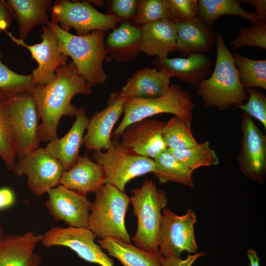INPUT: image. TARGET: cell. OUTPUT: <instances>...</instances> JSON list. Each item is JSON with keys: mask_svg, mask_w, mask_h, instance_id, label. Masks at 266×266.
I'll return each instance as SVG.
<instances>
[{"mask_svg": "<svg viewBox=\"0 0 266 266\" xmlns=\"http://www.w3.org/2000/svg\"><path fill=\"white\" fill-rule=\"evenodd\" d=\"M30 92L42 120L38 126L40 141L49 142L58 137L57 128L62 116L75 117L78 108L71 102L74 96L89 95L92 91L71 60L57 70L51 82L34 85Z\"/></svg>", "mask_w": 266, "mask_h": 266, "instance_id": "cell-1", "label": "cell"}, {"mask_svg": "<svg viewBox=\"0 0 266 266\" xmlns=\"http://www.w3.org/2000/svg\"><path fill=\"white\" fill-rule=\"evenodd\" d=\"M215 43L216 59L213 71L199 84L197 93L207 106L225 110L243 104L248 93L240 82L233 54L221 33L217 34Z\"/></svg>", "mask_w": 266, "mask_h": 266, "instance_id": "cell-2", "label": "cell"}, {"mask_svg": "<svg viewBox=\"0 0 266 266\" xmlns=\"http://www.w3.org/2000/svg\"><path fill=\"white\" fill-rule=\"evenodd\" d=\"M54 32L60 51L69 57L79 74L92 87L103 84L107 74L102 64L107 53L105 49V32L96 31L85 35L73 34L50 21L46 24Z\"/></svg>", "mask_w": 266, "mask_h": 266, "instance_id": "cell-3", "label": "cell"}, {"mask_svg": "<svg viewBox=\"0 0 266 266\" xmlns=\"http://www.w3.org/2000/svg\"><path fill=\"white\" fill-rule=\"evenodd\" d=\"M130 203L137 218L136 233L132 238L135 246L148 252L159 251L158 241L162 213L167 199L165 192L158 190L155 183L145 179L140 187L131 191Z\"/></svg>", "mask_w": 266, "mask_h": 266, "instance_id": "cell-4", "label": "cell"}, {"mask_svg": "<svg viewBox=\"0 0 266 266\" xmlns=\"http://www.w3.org/2000/svg\"><path fill=\"white\" fill-rule=\"evenodd\" d=\"M90 212L89 229L99 239L111 237L130 244L125 216L130 198L114 186L104 184L96 193Z\"/></svg>", "mask_w": 266, "mask_h": 266, "instance_id": "cell-5", "label": "cell"}, {"mask_svg": "<svg viewBox=\"0 0 266 266\" xmlns=\"http://www.w3.org/2000/svg\"><path fill=\"white\" fill-rule=\"evenodd\" d=\"M195 103L190 93L180 85L171 84L163 95L152 98H127L123 118L111 136H120L130 124L152 116L169 113L191 121Z\"/></svg>", "mask_w": 266, "mask_h": 266, "instance_id": "cell-6", "label": "cell"}, {"mask_svg": "<svg viewBox=\"0 0 266 266\" xmlns=\"http://www.w3.org/2000/svg\"><path fill=\"white\" fill-rule=\"evenodd\" d=\"M107 149L94 151L95 162L104 171L105 183L125 192L127 184L133 179L155 170L153 159L140 155L124 145L120 136L114 135Z\"/></svg>", "mask_w": 266, "mask_h": 266, "instance_id": "cell-7", "label": "cell"}, {"mask_svg": "<svg viewBox=\"0 0 266 266\" xmlns=\"http://www.w3.org/2000/svg\"><path fill=\"white\" fill-rule=\"evenodd\" d=\"M50 19L63 30L69 32L73 28L77 35H85L92 32H107L117 27L123 21L110 14L97 10L88 0H56L52 9Z\"/></svg>", "mask_w": 266, "mask_h": 266, "instance_id": "cell-8", "label": "cell"}, {"mask_svg": "<svg viewBox=\"0 0 266 266\" xmlns=\"http://www.w3.org/2000/svg\"><path fill=\"white\" fill-rule=\"evenodd\" d=\"M8 110L15 136L16 157L20 159L39 148V116L30 91L8 97Z\"/></svg>", "mask_w": 266, "mask_h": 266, "instance_id": "cell-9", "label": "cell"}, {"mask_svg": "<svg viewBox=\"0 0 266 266\" xmlns=\"http://www.w3.org/2000/svg\"><path fill=\"white\" fill-rule=\"evenodd\" d=\"M196 218L195 213L190 209L181 216L164 209L158 241L159 250L163 257H180L183 251L196 253L198 248L194 230Z\"/></svg>", "mask_w": 266, "mask_h": 266, "instance_id": "cell-10", "label": "cell"}, {"mask_svg": "<svg viewBox=\"0 0 266 266\" xmlns=\"http://www.w3.org/2000/svg\"><path fill=\"white\" fill-rule=\"evenodd\" d=\"M64 168L58 160L39 147L16 162L12 171L18 176L26 175L27 184L36 197L59 185Z\"/></svg>", "mask_w": 266, "mask_h": 266, "instance_id": "cell-11", "label": "cell"}, {"mask_svg": "<svg viewBox=\"0 0 266 266\" xmlns=\"http://www.w3.org/2000/svg\"><path fill=\"white\" fill-rule=\"evenodd\" d=\"M96 237L89 228L54 227L43 234L41 243L46 248L66 247L83 260L100 266H115L114 261L95 242Z\"/></svg>", "mask_w": 266, "mask_h": 266, "instance_id": "cell-12", "label": "cell"}, {"mask_svg": "<svg viewBox=\"0 0 266 266\" xmlns=\"http://www.w3.org/2000/svg\"><path fill=\"white\" fill-rule=\"evenodd\" d=\"M42 30V41L33 45L27 44L9 32H5L13 42L27 49L32 58L36 62L37 67L31 73L34 85H45L51 82L55 77L57 70L66 65L68 60V57L60 51L58 40L51 29L43 25Z\"/></svg>", "mask_w": 266, "mask_h": 266, "instance_id": "cell-13", "label": "cell"}, {"mask_svg": "<svg viewBox=\"0 0 266 266\" xmlns=\"http://www.w3.org/2000/svg\"><path fill=\"white\" fill-rule=\"evenodd\" d=\"M241 129L237 159L239 168L245 176L263 183L266 172V136L245 113L242 116Z\"/></svg>", "mask_w": 266, "mask_h": 266, "instance_id": "cell-14", "label": "cell"}, {"mask_svg": "<svg viewBox=\"0 0 266 266\" xmlns=\"http://www.w3.org/2000/svg\"><path fill=\"white\" fill-rule=\"evenodd\" d=\"M47 193L48 198L45 205L56 220L64 221L70 227L89 228L92 203L86 195L60 184Z\"/></svg>", "mask_w": 266, "mask_h": 266, "instance_id": "cell-15", "label": "cell"}, {"mask_svg": "<svg viewBox=\"0 0 266 266\" xmlns=\"http://www.w3.org/2000/svg\"><path fill=\"white\" fill-rule=\"evenodd\" d=\"M126 96L120 91L110 94L106 106L97 112L91 119L84 135L83 144L89 151L107 149L111 142L112 131L124 112Z\"/></svg>", "mask_w": 266, "mask_h": 266, "instance_id": "cell-16", "label": "cell"}, {"mask_svg": "<svg viewBox=\"0 0 266 266\" xmlns=\"http://www.w3.org/2000/svg\"><path fill=\"white\" fill-rule=\"evenodd\" d=\"M165 123L149 118L133 123L120 135L121 142L138 154L154 159L167 149L163 137Z\"/></svg>", "mask_w": 266, "mask_h": 266, "instance_id": "cell-17", "label": "cell"}, {"mask_svg": "<svg viewBox=\"0 0 266 266\" xmlns=\"http://www.w3.org/2000/svg\"><path fill=\"white\" fill-rule=\"evenodd\" d=\"M43 234L29 231L0 238V266H40L41 258L34 252Z\"/></svg>", "mask_w": 266, "mask_h": 266, "instance_id": "cell-18", "label": "cell"}, {"mask_svg": "<svg viewBox=\"0 0 266 266\" xmlns=\"http://www.w3.org/2000/svg\"><path fill=\"white\" fill-rule=\"evenodd\" d=\"M155 68L175 77L180 81L198 86L211 74V59L205 54H194L186 57L160 59L156 57Z\"/></svg>", "mask_w": 266, "mask_h": 266, "instance_id": "cell-19", "label": "cell"}, {"mask_svg": "<svg viewBox=\"0 0 266 266\" xmlns=\"http://www.w3.org/2000/svg\"><path fill=\"white\" fill-rule=\"evenodd\" d=\"M175 26V50L184 57L194 54H204L210 51L215 43L217 33L213 25L198 17Z\"/></svg>", "mask_w": 266, "mask_h": 266, "instance_id": "cell-20", "label": "cell"}, {"mask_svg": "<svg viewBox=\"0 0 266 266\" xmlns=\"http://www.w3.org/2000/svg\"><path fill=\"white\" fill-rule=\"evenodd\" d=\"M76 118L67 133L61 138L48 142L44 148L47 153L58 160L63 165L64 170L70 168L77 162L79 152L83 144L84 133L89 122L85 108H78Z\"/></svg>", "mask_w": 266, "mask_h": 266, "instance_id": "cell-21", "label": "cell"}, {"mask_svg": "<svg viewBox=\"0 0 266 266\" xmlns=\"http://www.w3.org/2000/svg\"><path fill=\"white\" fill-rule=\"evenodd\" d=\"M102 166L93 162L86 154L79 157L76 163L62 173L59 184L87 196L96 193L105 184Z\"/></svg>", "mask_w": 266, "mask_h": 266, "instance_id": "cell-22", "label": "cell"}, {"mask_svg": "<svg viewBox=\"0 0 266 266\" xmlns=\"http://www.w3.org/2000/svg\"><path fill=\"white\" fill-rule=\"evenodd\" d=\"M140 28L141 52L148 56L165 59L175 51L176 26L168 19L154 21Z\"/></svg>", "mask_w": 266, "mask_h": 266, "instance_id": "cell-23", "label": "cell"}, {"mask_svg": "<svg viewBox=\"0 0 266 266\" xmlns=\"http://www.w3.org/2000/svg\"><path fill=\"white\" fill-rule=\"evenodd\" d=\"M171 77L155 68L136 70L129 78L121 91L127 98H152L164 94L170 85Z\"/></svg>", "mask_w": 266, "mask_h": 266, "instance_id": "cell-24", "label": "cell"}, {"mask_svg": "<svg viewBox=\"0 0 266 266\" xmlns=\"http://www.w3.org/2000/svg\"><path fill=\"white\" fill-rule=\"evenodd\" d=\"M140 27L124 22L112 30L104 42L107 55L116 62L127 63L136 59L140 51Z\"/></svg>", "mask_w": 266, "mask_h": 266, "instance_id": "cell-25", "label": "cell"}, {"mask_svg": "<svg viewBox=\"0 0 266 266\" xmlns=\"http://www.w3.org/2000/svg\"><path fill=\"white\" fill-rule=\"evenodd\" d=\"M18 21V38L25 40L37 26L46 25L51 0H7Z\"/></svg>", "mask_w": 266, "mask_h": 266, "instance_id": "cell-26", "label": "cell"}, {"mask_svg": "<svg viewBox=\"0 0 266 266\" xmlns=\"http://www.w3.org/2000/svg\"><path fill=\"white\" fill-rule=\"evenodd\" d=\"M97 242L123 266H162L163 256L160 251L148 252L111 237L99 239Z\"/></svg>", "mask_w": 266, "mask_h": 266, "instance_id": "cell-27", "label": "cell"}, {"mask_svg": "<svg viewBox=\"0 0 266 266\" xmlns=\"http://www.w3.org/2000/svg\"><path fill=\"white\" fill-rule=\"evenodd\" d=\"M198 17L206 23L213 25L220 17L234 15L241 17L251 25L259 22L255 12L244 9L237 0H199Z\"/></svg>", "mask_w": 266, "mask_h": 266, "instance_id": "cell-28", "label": "cell"}, {"mask_svg": "<svg viewBox=\"0 0 266 266\" xmlns=\"http://www.w3.org/2000/svg\"><path fill=\"white\" fill-rule=\"evenodd\" d=\"M153 173L161 184L172 182L192 188L193 171L180 162L167 149L153 159Z\"/></svg>", "mask_w": 266, "mask_h": 266, "instance_id": "cell-29", "label": "cell"}, {"mask_svg": "<svg viewBox=\"0 0 266 266\" xmlns=\"http://www.w3.org/2000/svg\"><path fill=\"white\" fill-rule=\"evenodd\" d=\"M16 145L8 110V97L0 93V158L12 171L16 158Z\"/></svg>", "mask_w": 266, "mask_h": 266, "instance_id": "cell-30", "label": "cell"}, {"mask_svg": "<svg viewBox=\"0 0 266 266\" xmlns=\"http://www.w3.org/2000/svg\"><path fill=\"white\" fill-rule=\"evenodd\" d=\"M240 82L246 89H266V60L248 58L237 52L233 54Z\"/></svg>", "mask_w": 266, "mask_h": 266, "instance_id": "cell-31", "label": "cell"}, {"mask_svg": "<svg viewBox=\"0 0 266 266\" xmlns=\"http://www.w3.org/2000/svg\"><path fill=\"white\" fill-rule=\"evenodd\" d=\"M163 137L168 149H185L198 143L192 133L191 121L176 116L165 123Z\"/></svg>", "mask_w": 266, "mask_h": 266, "instance_id": "cell-32", "label": "cell"}, {"mask_svg": "<svg viewBox=\"0 0 266 266\" xmlns=\"http://www.w3.org/2000/svg\"><path fill=\"white\" fill-rule=\"evenodd\" d=\"M167 149L193 172L199 167L217 166L219 163L216 152L208 141L198 143L195 146L183 149Z\"/></svg>", "mask_w": 266, "mask_h": 266, "instance_id": "cell-33", "label": "cell"}, {"mask_svg": "<svg viewBox=\"0 0 266 266\" xmlns=\"http://www.w3.org/2000/svg\"><path fill=\"white\" fill-rule=\"evenodd\" d=\"M0 53V93L7 97L30 91L34 84L32 74H18L4 65Z\"/></svg>", "mask_w": 266, "mask_h": 266, "instance_id": "cell-34", "label": "cell"}, {"mask_svg": "<svg viewBox=\"0 0 266 266\" xmlns=\"http://www.w3.org/2000/svg\"><path fill=\"white\" fill-rule=\"evenodd\" d=\"M168 18L164 0H137L136 12L130 23L138 27Z\"/></svg>", "mask_w": 266, "mask_h": 266, "instance_id": "cell-35", "label": "cell"}, {"mask_svg": "<svg viewBox=\"0 0 266 266\" xmlns=\"http://www.w3.org/2000/svg\"><path fill=\"white\" fill-rule=\"evenodd\" d=\"M240 28L237 36L231 41L233 50L246 46L266 49V23L258 22Z\"/></svg>", "mask_w": 266, "mask_h": 266, "instance_id": "cell-36", "label": "cell"}, {"mask_svg": "<svg viewBox=\"0 0 266 266\" xmlns=\"http://www.w3.org/2000/svg\"><path fill=\"white\" fill-rule=\"evenodd\" d=\"M168 18L175 24L183 23L198 17V0H164Z\"/></svg>", "mask_w": 266, "mask_h": 266, "instance_id": "cell-37", "label": "cell"}, {"mask_svg": "<svg viewBox=\"0 0 266 266\" xmlns=\"http://www.w3.org/2000/svg\"><path fill=\"white\" fill-rule=\"evenodd\" d=\"M247 101L236 107L257 119L266 129V97L258 88L246 89Z\"/></svg>", "mask_w": 266, "mask_h": 266, "instance_id": "cell-38", "label": "cell"}, {"mask_svg": "<svg viewBox=\"0 0 266 266\" xmlns=\"http://www.w3.org/2000/svg\"><path fill=\"white\" fill-rule=\"evenodd\" d=\"M136 0H112L110 4V12L123 22L130 23L136 12Z\"/></svg>", "mask_w": 266, "mask_h": 266, "instance_id": "cell-39", "label": "cell"}, {"mask_svg": "<svg viewBox=\"0 0 266 266\" xmlns=\"http://www.w3.org/2000/svg\"><path fill=\"white\" fill-rule=\"evenodd\" d=\"M205 255L206 253L203 252L192 255L189 254L184 260L181 259L180 257L173 256L163 257L162 266H192L198 259Z\"/></svg>", "mask_w": 266, "mask_h": 266, "instance_id": "cell-40", "label": "cell"}, {"mask_svg": "<svg viewBox=\"0 0 266 266\" xmlns=\"http://www.w3.org/2000/svg\"><path fill=\"white\" fill-rule=\"evenodd\" d=\"M14 17V12L6 1L0 0V33L6 31Z\"/></svg>", "mask_w": 266, "mask_h": 266, "instance_id": "cell-41", "label": "cell"}, {"mask_svg": "<svg viewBox=\"0 0 266 266\" xmlns=\"http://www.w3.org/2000/svg\"><path fill=\"white\" fill-rule=\"evenodd\" d=\"M240 2L249 3L256 10L259 21L266 23V0H243Z\"/></svg>", "mask_w": 266, "mask_h": 266, "instance_id": "cell-42", "label": "cell"}, {"mask_svg": "<svg viewBox=\"0 0 266 266\" xmlns=\"http://www.w3.org/2000/svg\"><path fill=\"white\" fill-rule=\"evenodd\" d=\"M14 193L7 187L0 188V210L8 208L15 202Z\"/></svg>", "mask_w": 266, "mask_h": 266, "instance_id": "cell-43", "label": "cell"}, {"mask_svg": "<svg viewBox=\"0 0 266 266\" xmlns=\"http://www.w3.org/2000/svg\"><path fill=\"white\" fill-rule=\"evenodd\" d=\"M247 254L250 261V266H260V259L258 256L256 251L250 249L247 251Z\"/></svg>", "mask_w": 266, "mask_h": 266, "instance_id": "cell-44", "label": "cell"}, {"mask_svg": "<svg viewBox=\"0 0 266 266\" xmlns=\"http://www.w3.org/2000/svg\"><path fill=\"white\" fill-rule=\"evenodd\" d=\"M90 3L93 2L98 6H102L104 5V2L101 0H88Z\"/></svg>", "mask_w": 266, "mask_h": 266, "instance_id": "cell-45", "label": "cell"}, {"mask_svg": "<svg viewBox=\"0 0 266 266\" xmlns=\"http://www.w3.org/2000/svg\"><path fill=\"white\" fill-rule=\"evenodd\" d=\"M3 235V229L2 227L0 225V238Z\"/></svg>", "mask_w": 266, "mask_h": 266, "instance_id": "cell-46", "label": "cell"}]
</instances>
